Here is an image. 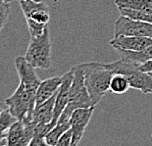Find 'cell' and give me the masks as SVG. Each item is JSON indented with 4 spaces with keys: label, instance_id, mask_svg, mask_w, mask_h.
I'll list each match as a JSON object with an SVG mask.
<instances>
[{
    "label": "cell",
    "instance_id": "5bb4252c",
    "mask_svg": "<svg viewBox=\"0 0 152 146\" xmlns=\"http://www.w3.org/2000/svg\"><path fill=\"white\" fill-rule=\"evenodd\" d=\"M131 88L137 89L142 93L152 94V73H143L137 71L128 77Z\"/></svg>",
    "mask_w": 152,
    "mask_h": 146
},
{
    "label": "cell",
    "instance_id": "7a4b0ae2",
    "mask_svg": "<svg viewBox=\"0 0 152 146\" xmlns=\"http://www.w3.org/2000/svg\"><path fill=\"white\" fill-rule=\"evenodd\" d=\"M83 66L86 86L93 105L96 106L110 89V82L114 74L102 63H83Z\"/></svg>",
    "mask_w": 152,
    "mask_h": 146
},
{
    "label": "cell",
    "instance_id": "d6986e66",
    "mask_svg": "<svg viewBox=\"0 0 152 146\" xmlns=\"http://www.w3.org/2000/svg\"><path fill=\"white\" fill-rule=\"evenodd\" d=\"M129 88H131V85L127 77L123 74H113L110 82V91L115 94H124Z\"/></svg>",
    "mask_w": 152,
    "mask_h": 146
},
{
    "label": "cell",
    "instance_id": "ac0fdd59",
    "mask_svg": "<svg viewBox=\"0 0 152 146\" xmlns=\"http://www.w3.org/2000/svg\"><path fill=\"white\" fill-rule=\"evenodd\" d=\"M70 128H71L70 122L58 121L57 124L50 129V131L46 134V136H45L44 142L48 145L56 146L59 138L65 134L67 131H69Z\"/></svg>",
    "mask_w": 152,
    "mask_h": 146
},
{
    "label": "cell",
    "instance_id": "52a82bcc",
    "mask_svg": "<svg viewBox=\"0 0 152 146\" xmlns=\"http://www.w3.org/2000/svg\"><path fill=\"white\" fill-rule=\"evenodd\" d=\"M94 107L79 108L73 112L70 119L71 131H72V146H77L82 140L87 125L91 119Z\"/></svg>",
    "mask_w": 152,
    "mask_h": 146
},
{
    "label": "cell",
    "instance_id": "603a6c76",
    "mask_svg": "<svg viewBox=\"0 0 152 146\" xmlns=\"http://www.w3.org/2000/svg\"><path fill=\"white\" fill-rule=\"evenodd\" d=\"M56 146H72V131H67L58 140Z\"/></svg>",
    "mask_w": 152,
    "mask_h": 146
},
{
    "label": "cell",
    "instance_id": "9a60e30c",
    "mask_svg": "<svg viewBox=\"0 0 152 146\" xmlns=\"http://www.w3.org/2000/svg\"><path fill=\"white\" fill-rule=\"evenodd\" d=\"M118 53L121 59L130 61L135 64H143L148 60L152 59V46L140 51H132V50H123L118 49Z\"/></svg>",
    "mask_w": 152,
    "mask_h": 146
},
{
    "label": "cell",
    "instance_id": "cb8c5ba5",
    "mask_svg": "<svg viewBox=\"0 0 152 146\" xmlns=\"http://www.w3.org/2000/svg\"><path fill=\"white\" fill-rule=\"evenodd\" d=\"M138 70L143 73H152V59L138 66Z\"/></svg>",
    "mask_w": 152,
    "mask_h": 146
},
{
    "label": "cell",
    "instance_id": "4dcf8cb0",
    "mask_svg": "<svg viewBox=\"0 0 152 146\" xmlns=\"http://www.w3.org/2000/svg\"><path fill=\"white\" fill-rule=\"evenodd\" d=\"M8 1H10V0H8Z\"/></svg>",
    "mask_w": 152,
    "mask_h": 146
},
{
    "label": "cell",
    "instance_id": "8992f818",
    "mask_svg": "<svg viewBox=\"0 0 152 146\" xmlns=\"http://www.w3.org/2000/svg\"><path fill=\"white\" fill-rule=\"evenodd\" d=\"M35 124L33 120L16 121L6 134V146H28L34 138Z\"/></svg>",
    "mask_w": 152,
    "mask_h": 146
},
{
    "label": "cell",
    "instance_id": "8fae6325",
    "mask_svg": "<svg viewBox=\"0 0 152 146\" xmlns=\"http://www.w3.org/2000/svg\"><path fill=\"white\" fill-rule=\"evenodd\" d=\"M109 44L116 50L140 51L152 46V37L145 36H118L113 37Z\"/></svg>",
    "mask_w": 152,
    "mask_h": 146
},
{
    "label": "cell",
    "instance_id": "9c48e42d",
    "mask_svg": "<svg viewBox=\"0 0 152 146\" xmlns=\"http://www.w3.org/2000/svg\"><path fill=\"white\" fill-rule=\"evenodd\" d=\"M15 68L20 80V83L28 86L31 89L37 90L41 80L35 73L34 68L26 60L25 57L19 56L16 58Z\"/></svg>",
    "mask_w": 152,
    "mask_h": 146
},
{
    "label": "cell",
    "instance_id": "4fadbf2b",
    "mask_svg": "<svg viewBox=\"0 0 152 146\" xmlns=\"http://www.w3.org/2000/svg\"><path fill=\"white\" fill-rule=\"evenodd\" d=\"M56 94H55L53 97H51L50 99H48L47 101L35 106L34 114H33V122L34 124L48 125L52 123Z\"/></svg>",
    "mask_w": 152,
    "mask_h": 146
},
{
    "label": "cell",
    "instance_id": "e0dca14e",
    "mask_svg": "<svg viewBox=\"0 0 152 146\" xmlns=\"http://www.w3.org/2000/svg\"><path fill=\"white\" fill-rule=\"evenodd\" d=\"M118 9H132L152 14V0H115Z\"/></svg>",
    "mask_w": 152,
    "mask_h": 146
},
{
    "label": "cell",
    "instance_id": "44dd1931",
    "mask_svg": "<svg viewBox=\"0 0 152 146\" xmlns=\"http://www.w3.org/2000/svg\"><path fill=\"white\" fill-rule=\"evenodd\" d=\"M10 16V1L0 0V31L8 23Z\"/></svg>",
    "mask_w": 152,
    "mask_h": 146
},
{
    "label": "cell",
    "instance_id": "6da1fadb",
    "mask_svg": "<svg viewBox=\"0 0 152 146\" xmlns=\"http://www.w3.org/2000/svg\"><path fill=\"white\" fill-rule=\"evenodd\" d=\"M70 71L72 72L73 80L70 87L69 103L58 120L61 122H70L71 116L76 109L95 107L86 86L85 70L83 64L76 65L71 68Z\"/></svg>",
    "mask_w": 152,
    "mask_h": 146
},
{
    "label": "cell",
    "instance_id": "f1b7e54d",
    "mask_svg": "<svg viewBox=\"0 0 152 146\" xmlns=\"http://www.w3.org/2000/svg\"><path fill=\"white\" fill-rule=\"evenodd\" d=\"M28 146H31V144H30V145H28Z\"/></svg>",
    "mask_w": 152,
    "mask_h": 146
},
{
    "label": "cell",
    "instance_id": "2e32d148",
    "mask_svg": "<svg viewBox=\"0 0 152 146\" xmlns=\"http://www.w3.org/2000/svg\"><path fill=\"white\" fill-rule=\"evenodd\" d=\"M138 64L130 62V61H126L123 59H120L115 62L105 64V67L109 69L114 74H123L125 77H129L135 73L138 70Z\"/></svg>",
    "mask_w": 152,
    "mask_h": 146
},
{
    "label": "cell",
    "instance_id": "d4e9b609",
    "mask_svg": "<svg viewBox=\"0 0 152 146\" xmlns=\"http://www.w3.org/2000/svg\"><path fill=\"white\" fill-rule=\"evenodd\" d=\"M6 134H7V132L0 131V146L6 144Z\"/></svg>",
    "mask_w": 152,
    "mask_h": 146
},
{
    "label": "cell",
    "instance_id": "ffe728a7",
    "mask_svg": "<svg viewBox=\"0 0 152 146\" xmlns=\"http://www.w3.org/2000/svg\"><path fill=\"white\" fill-rule=\"evenodd\" d=\"M119 13L121 16L131 18L132 20L140 21V22H146L152 24V14H148L145 12H140L137 10H132V9H118Z\"/></svg>",
    "mask_w": 152,
    "mask_h": 146
},
{
    "label": "cell",
    "instance_id": "484cf974",
    "mask_svg": "<svg viewBox=\"0 0 152 146\" xmlns=\"http://www.w3.org/2000/svg\"><path fill=\"white\" fill-rule=\"evenodd\" d=\"M39 146H52V145H48V144H46V143H45V142L43 141L42 143H41V144H40Z\"/></svg>",
    "mask_w": 152,
    "mask_h": 146
},
{
    "label": "cell",
    "instance_id": "4316f807",
    "mask_svg": "<svg viewBox=\"0 0 152 146\" xmlns=\"http://www.w3.org/2000/svg\"><path fill=\"white\" fill-rule=\"evenodd\" d=\"M16 1L20 2V1H23V0H16ZM34 1H42V0H34Z\"/></svg>",
    "mask_w": 152,
    "mask_h": 146
},
{
    "label": "cell",
    "instance_id": "7c38bea8",
    "mask_svg": "<svg viewBox=\"0 0 152 146\" xmlns=\"http://www.w3.org/2000/svg\"><path fill=\"white\" fill-rule=\"evenodd\" d=\"M62 83V77H53L44 80L40 82L35 95V106L41 104L51 97H53L59 90Z\"/></svg>",
    "mask_w": 152,
    "mask_h": 146
},
{
    "label": "cell",
    "instance_id": "7402d4cb",
    "mask_svg": "<svg viewBox=\"0 0 152 146\" xmlns=\"http://www.w3.org/2000/svg\"><path fill=\"white\" fill-rule=\"evenodd\" d=\"M16 121H18V120L11 114L9 110L3 111L1 116H0V131L7 132L9 128H10Z\"/></svg>",
    "mask_w": 152,
    "mask_h": 146
},
{
    "label": "cell",
    "instance_id": "30bf717a",
    "mask_svg": "<svg viewBox=\"0 0 152 146\" xmlns=\"http://www.w3.org/2000/svg\"><path fill=\"white\" fill-rule=\"evenodd\" d=\"M73 74L72 72L69 71L62 76V83L55 98V105H54V115L51 125L53 126L57 124L60 116L62 115L63 111L67 107L69 103V94H70V87L72 84Z\"/></svg>",
    "mask_w": 152,
    "mask_h": 146
},
{
    "label": "cell",
    "instance_id": "3957f363",
    "mask_svg": "<svg viewBox=\"0 0 152 146\" xmlns=\"http://www.w3.org/2000/svg\"><path fill=\"white\" fill-rule=\"evenodd\" d=\"M35 95L37 90L28 88V86L19 83L14 93L5 99V104L8 110L18 121L33 120V114L35 108Z\"/></svg>",
    "mask_w": 152,
    "mask_h": 146
},
{
    "label": "cell",
    "instance_id": "f546056e",
    "mask_svg": "<svg viewBox=\"0 0 152 146\" xmlns=\"http://www.w3.org/2000/svg\"><path fill=\"white\" fill-rule=\"evenodd\" d=\"M3 146H6V145H3Z\"/></svg>",
    "mask_w": 152,
    "mask_h": 146
},
{
    "label": "cell",
    "instance_id": "277c9868",
    "mask_svg": "<svg viewBox=\"0 0 152 146\" xmlns=\"http://www.w3.org/2000/svg\"><path fill=\"white\" fill-rule=\"evenodd\" d=\"M51 48L49 28H47L39 36L31 37L25 58L34 69L48 70L52 66Z\"/></svg>",
    "mask_w": 152,
    "mask_h": 146
},
{
    "label": "cell",
    "instance_id": "83f0119b",
    "mask_svg": "<svg viewBox=\"0 0 152 146\" xmlns=\"http://www.w3.org/2000/svg\"><path fill=\"white\" fill-rule=\"evenodd\" d=\"M2 112H3V110L0 108V116H1V114H2Z\"/></svg>",
    "mask_w": 152,
    "mask_h": 146
},
{
    "label": "cell",
    "instance_id": "ba28073f",
    "mask_svg": "<svg viewBox=\"0 0 152 146\" xmlns=\"http://www.w3.org/2000/svg\"><path fill=\"white\" fill-rule=\"evenodd\" d=\"M19 3L24 13L26 21H31L40 25L48 26L50 20V12L43 1L23 0Z\"/></svg>",
    "mask_w": 152,
    "mask_h": 146
},
{
    "label": "cell",
    "instance_id": "5b68a950",
    "mask_svg": "<svg viewBox=\"0 0 152 146\" xmlns=\"http://www.w3.org/2000/svg\"><path fill=\"white\" fill-rule=\"evenodd\" d=\"M118 36L152 37V24L120 15L114 24V37Z\"/></svg>",
    "mask_w": 152,
    "mask_h": 146
}]
</instances>
